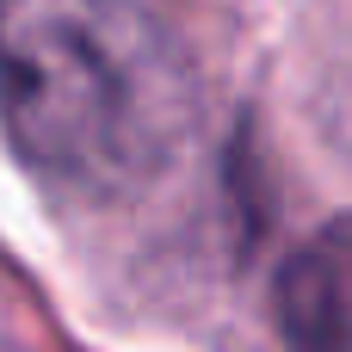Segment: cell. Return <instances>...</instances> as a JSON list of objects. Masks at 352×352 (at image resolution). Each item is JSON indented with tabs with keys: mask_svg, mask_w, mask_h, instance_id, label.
Returning a JSON list of instances; mask_svg holds the SVG:
<instances>
[{
	"mask_svg": "<svg viewBox=\"0 0 352 352\" xmlns=\"http://www.w3.org/2000/svg\"><path fill=\"white\" fill-rule=\"evenodd\" d=\"M0 124L50 186L130 198L192 142L198 68L148 0H0Z\"/></svg>",
	"mask_w": 352,
	"mask_h": 352,
	"instance_id": "6da1fadb",
	"label": "cell"
},
{
	"mask_svg": "<svg viewBox=\"0 0 352 352\" xmlns=\"http://www.w3.org/2000/svg\"><path fill=\"white\" fill-rule=\"evenodd\" d=\"M285 352H352V217L322 223L278 266L272 291Z\"/></svg>",
	"mask_w": 352,
	"mask_h": 352,
	"instance_id": "7a4b0ae2",
	"label": "cell"
}]
</instances>
